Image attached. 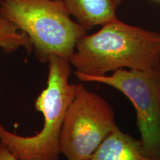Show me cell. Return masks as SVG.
<instances>
[{"label":"cell","mask_w":160,"mask_h":160,"mask_svg":"<svg viewBox=\"0 0 160 160\" xmlns=\"http://www.w3.org/2000/svg\"><path fill=\"white\" fill-rule=\"evenodd\" d=\"M0 160H21L13 156L3 145L0 143Z\"/></svg>","instance_id":"cell-9"},{"label":"cell","mask_w":160,"mask_h":160,"mask_svg":"<svg viewBox=\"0 0 160 160\" xmlns=\"http://www.w3.org/2000/svg\"><path fill=\"white\" fill-rule=\"evenodd\" d=\"M20 48L29 53L33 50L28 36L0 14V48L6 53H12Z\"/></svg>","instance_id":"cell-8"},{"label":"cell","mask_w":160,"mask_h":160,"mask_svg":"<svg viewBox=\"0 0 160 160\" xmlns=\"http://www.w3.org/2000/svg\"><path fill=\"white\" fill-rule=\"evenodd\" d=\"M124 0H62L69 14L86 31L119 19L117 12Z\"/></svg>","instance_id":"cell-6"},{"label":"cell","mask_w":160,"mask_h":160,"mask_svg":"<svg viewBox=\"0 0 160 160\" xmlns=\"http://www.w3.org/2000/svg\"><path fill=\"white\" fill-rule=\"evenodd\" d=\"M0 14L28 36L41 62L54 55L69 59L87 34L61 0H2Z\"/></svg>","instance_id":"cell-3"},{"label":"cell","mask_w":160,"mask_h":160,"mask_svg":"<svg viewBox=\"0 0 160 160\" xmlns=\"http://www.w3.org/2000/svg\"><path fill=\"white\" fill-rule=\"evenodd\" d=\"M118 128L111 105L77 85L60 132V153L67 160H90L104 139Z\"/></svg>","instance_id":"cell-4"},{"label":"cell","mask_w":160,"mask_h":160,"mask_svg":"<svg viewBox=\"0 0 160 160\" xmlns=\"http://www.w3.org/2000/svg\"><path fill=\"white\" fill-rule=\"evenodd\" d=\"M1 1H2V0H0V3H1Z\"/></svg>","instance_id":"cell-10"},{"label":"cell","mask_w":160,"mask_h":160,"mask_svg":"<svg viewBox=\"0 0 160 160\" xmlns=\"http://www.w3.org/2000/svg\"><path fill=\"white\" fill-rule=\"evenodd\" d=\"M90 160H151L142 151L139 140L116 130L108 136Z\"/></svg>","instance_id":"cell-7"},{"label":"cell","mask_w":160,"mask_h":160,"mask_svg":"<svg viewBox=\"0 0 160 160\" xmlns=\"http://www.w3.org/2000/svg\"><path fill=\"white\" fill-rule=\"evenodd\" d=\"M47 87L35 100L34 107L44 117V125L34 136L24 137L8 131L0 124V143L21 160H59V139L68 108L77 91L69 82V59L52 56L48 61Z\"/></svg>","instance_id":"cell-2"},{"label":"cell","mask_w":160,"mask_h":160,"mask_svg":"<svg viewBox=\"0 0 160 160\" xmlns=\"http://www.w3.org/2000/svg\"><path fill=\"white\" fill-rule=\"evenodd\" d=\"M74 74L80 81L111 86L128 98L137 113L144 153L151 160H160V65L148 71L121 69L111 75Z\"/></svg>","instance_id":"cell-5"},{"label":"cell","mask_w":160,"mask_h":160,"mask_svg":"<svg viewBox=\"0 0 160 160\" xmlns=\"http://www.w3.org/2000/svg\"><path fill=\"white\" fill-rule=\"evenodd\" d=\"M69 61L75 72L92 76L156 68L160 65V33L116 20L80 38Z\"/></svg>","instance_id":"cell-1"}]
</instances>
